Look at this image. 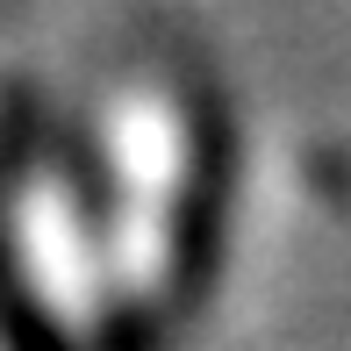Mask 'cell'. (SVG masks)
<instances>
[{
    "label": "cell",
    "mask_w": 351,
    "mask_h": 351,
    "mask_svg": "<svg viewBox=\"0 0 351 351\" xmlns=\"http://www.w3.org/2000/svg\"><path fill=\"white\" fill-rule=\"evenodd\" d=\"M101 215L122 301L151 344L208 294L230 208V115L186 65H136L101 115Z\"/></svg>",
    "instance_id": "obj_1"
},
{
    "label": "cell",
    "mask_w": 351,
    "mask_h": 351,
    "mask_svg": "<svg viewBox=\"0 0 351 351\" xmlns=\"http://www.w3.org/2000/svg\"><path fill=\"white\" fill-rule=\"evenodd\" d=\"M323 194H337L344 208H351V151H337V158H323Z\"/></svg>",
    "instance_id": "obj_2"
}]
</instances>
